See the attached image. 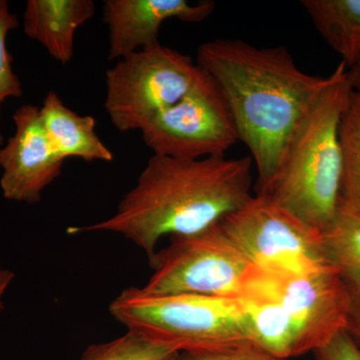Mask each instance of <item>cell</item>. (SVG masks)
Listing matches in <instances>:
<instances>
[{
    "instance_id": "obj_1",
    "label": "cell",
    "mask_w": 360,
    "mask_h": 360,
    "mask_svg": "<svg viewBox=\"0 0 360 360\" xmlns=\"http://www.w3.org/2000/svg\"><path fill=\"white\" fill-rule=\"evenodd\" d=\"M198 65L221 90L239 141L257 167V193H265L315 104L335 80V71L328 77L307 75L286 47L259 49L224 39L200 44Z\"/></svg>"
},
{
    "instance_id": "obj_2",
    "label": "cell",
    "mask_w": 360,
    "mask_h": 360,
    "mask_svg": "<svg viewBox=\"0 0 360 360\" xmlns=\"http://www.w3.org/2000/svg\"><path fill=\"white\" fill-rule=\"evenodd\" d=\"M252 167L250 156L182 160L153 155L112 217L68 232L120 234L150 262L165 236L205 231L245 205L253 196Z\"/></svg>"
},
{
    "instance_id": "obj_3",
    "label": "cell",
    "mask_w": 360,
    "mask_h": 360,
    "mask_svg": "<svg viewBox=\"0 0 360 360\" xmlns=\"http://www.w3.org/2000/svg\"><path fill=\"white\" fill-rule=\"evenodd\" d=\"M243 295L267 345L284 359L314 354L347 330L349 293L330 265L257 267Z\"/></svg>"
},
{
    "instance_id": "obj_4",
    "label": "cell",
    "mask_w": 360,
    "mask_h": 360,
    "mask_svg": "<svg viewBox=\"0 0 360 360\" xmlns=\"http://www.w3.org/2000/svg\"><path fill=\"white\" fill-rule=\"evenodd\" d=\"M335 77L291 144L267 194L321 232L340 206L341 153L338 129L352 89L341 63ZM258 194V193H257Z\"/></svg>"
},
{
    "instance_id": "obj_5",
    "label": "cell",
    "mask_w": 360,
    "mask_h": 360,
    "mask_svg": "<svg viewBox=\"0 0 360 360\" xmlns=\"http://www.w3.org/2000/svg\"><path fill=\"white\" fill-rule=\"evenodd\" d=\"M110 312L127 330L177 354L252 342L239 298L151 295L129 288L111 302Z\"/></svg>"
},
{
    "instance_id": "obj_6",
    "label": "cell",
    "mask_w": 360,
    "mask_h": 360,
    "mask_svg": "<svg viewBox=\"0 0 360 360\" xmlns=\"http://www.w3.org/2000/svg\"><path fill=\"white\" fill-rule=\"evenodd\" d=\"M153 272L141 290L151 295H198L239 298L257 267L219 224L172 236L150 260Z\"/></svg>"
},
{
    "instance_id": "obj_7",
    "label": "cell",
    "mask_w": 360,
    "mask_h": 360,
    "mask_svg": "<svg viewBox=\"0 0 360 360\" xmlns=\"http://www.w3.org/2000/svg\"><path fill=\"white\" fill-rule=\"evenodd\" d=\"M200 66L158 44L125 56L106 71L104 108L118 131L141 130L193 86Z\"/></svg>"
},
{
    "instance_id": "obj_8",
    "label": "cell",
    "mask_w": 360,
    "mask_h": 360,
    "mask_svg": "<svg viewBox=\"0 0 360 360\" xmlns=\"http://www.w3.org/2000/svg\"><path fill=\"white\" fill-rule=\"evenodd\" d=\"M141 132L153 155L182 160L225 156L239 141L221 90L200 68L191 89L156 115Z\"/></svg>"
},
{
    "instance_id": "obj_9",
    "label": "cell",
    "mask_w": 360,
    "mask_h": 360,
    "mask_svg": "<svg viewBox=\"0 0 360 360\" xmlns=\"http://www.w3.org/2000/svg\"><path fill=\"white\" fill-rule=\"evenodd\" d=\"M220 225L259 269L307 270L330 265L324 255L322 232L267 194H255Z\"/></svg>"
},
{
    "instance_id": "obj_10",
    "label": "cell",
    "mask_w": 360,
    "mask_h": 360,
    "mask_svg": "<svg viewBox=\"0 0 360 360\" xmlns=\"http://www.w3.org/2000/svg\"><path fill=\"white\" fill-rule=\"evenodd\" d=\"M15 132L0 148V187L4 198L34 205L61 174L65 160L52 148L39 117V108L25 104L13 116Z\"/></svg>"
},
{
    "instance_id": "obj_11",
    "label": "cell",
    "mask_w": 360,
    "mask_h": 360,
    "mask_svg": "<svg viewBox=\"0 0 360 360\" xmlns=\"http://www.w3.org/2000/svg\"><path fill=\"white\" fill-rule=\"evenodd\" d=\"M215 9L212 1L187 0H106L103 21L108 28V59L120 60L158 44L165 21L176 18L188 23L207 20Z\"/></svg>"
},
{
    "instance_id": "obj_12",
    "label": "cell",
    "mask_w": 360,
    "mask_h": 360,
    "mask_svg": "<svg viewBox=\"0 0 360 360\" xmlns=\"http://www.w3.org/2000/svg\"><path fill=\"white\" fill-rule=\"evenodd\" d=\"M96 13L92 0H28L23 30L52 58L66 65L75 53V32Z\"/></svg>"
},
{
    "instance_id": "obj_13",
    "label": "cell",
    "mask_w": 360,
    "mask_h": 360,
    "mask_svg": "<svg viewBox=\"0 0 360 360\" xmlns=\"http://www.w3.org/2000/svg\"><path fill=\"white\" fill-rule=\"evenodd\" d=\"M39 117L52 148L63 160H113V153L96 134V120L71 110L56 92H49L45 97Z\"/></svg>"
},
{
    "instance_id": "obj_14",
    "label": "cell",
    "mask_w": 360,
    "mask_h": 360,
    "mask_svg": "<svg viewBox=\"0 0 360 360\" xmlns=\"http://www.w3.org/2000/svg\"><path fill=\"white\" fill-rule=\"evenodd\" d=\"M317 32L347 68L360 60V0H303Z\"/></svg>"
},
{
    "instance_id": "obj_15",
    "label": "cell",
    "mask_w": 360,
    "mask_h": 360,
    "mask_svg": "<svg viewBox=\"0 0 360 360\" xmlns=\"http://www.w3.org/2000/svg\"><path fill=\"white\" fill-rule=\"evenodd\" d=\"M322 245L329 264L345 283H360V210L340 205L322 231Z\"/></svg>"
},
{
    "instance_id": "obj_16",
    "label": "cell",
    "mask_w": 360,
    "mask_h": 360,
    "mask_svg": "<svg viewBox=\"0 0 360 360\" xmlns=\"http://www.w3.org/2000/svg\"><path fill=\"white\" fill-rule=\"evenodd\" d=\"M341 153L340 205L360 210V96L352 90L338 129Z\"/></svg>"
},
{
    "instance_id": "obj_17",
    "label": "cell",
    "mask_w": 360,
    "mask_h": 360,
    "mask_svg": "<svg viewBox=\"0 0 360 360\" xmlns=\"http://www.w3.org/2000/svg\"><path fill=\"white\" fill-rule=\"evenodd\" d=\"M174 354L177 352L127 330L115 340L89 345L79 360H167Z\"/></svg>"
},
{
    "instance_id": "obj_18",
    "label": "cell",
    "mask_w": 360,
    "mask_h": 360,
    "mask_svg": "<svg viewBox=\"0 0 360 360\" xmlns=\"http://www.w3.org/2000/svg\"><path fill=\"white\" fill-rule=\"evenodd\" d=\"M20 26L18 15L11 13L6 0H0V117L2 104L11 97L22 96L20 78L14 72L13 56L7 49V35Z\"/></svg>"
},
{
    "instance_id": "obj_19",
    "label": "cell",
    "mask_w": 360,
    "mask_h": 360,
    "mask_svg": "<svg viewBox=\"0 0 360 360\" xmlns=\"http://www.w3.org/2000/svg\"><path fill=\"white\" fill-rule=\"evenodd\" d=\"M177 360H285L277 359L252 342L203 352H180Z\"/></svg>"
},
{
    "instance_id": "obj_20",
    "label": "cell",
    "mask_w": 360,
    "mask_h": 360,
    "mask_svg": "<svg viewBox=\"0 0 360 360\" xmlns=\"http://www.w3.org/2000/svg\"><path fill=\"white\" fill-rule=\"evenodd\" d=\"M314 354L315 360H360V347L343 330Z\"/></svg>"
},
{
    "instance_id": "obj_21",
    "label": "cell",
    "mask_w": 360,
    "mask_h": 360,
    "mask_svg": "<svg viewBox=\"0 0 360 360\" xmlns=\"http://www.w3.org/2000/svg\"><path fill=\"white\" fill-rule=\"evenodd\" d=\"M347 285L349 293L347 333L360 347V283Z\"/></svg>"
},
{
    "instance_id": "obj_22",
    "label": "cell",
    "mask_w": 360,
    "mask_h": 360,
    "mask_svg": "<svg viewBox=\"0 0 360 360\" xmlns=\"http://www.w3.org/2000/svg\"><path fill=\"white\" fill-rule=\"evenodd\" d=\"M14 274L11 270L6 269L0 262V314L4 309V298L7 290L13 283Z\"/></svg>"
},
{
    "instance_id": "obj_23",
    "label": "cell",
    "mask_w": 360,
    "mask_h": 360,
    "mask_svg": "<svg viewBox=\"0 0 360 360\" xmlns=\"http://www.w3.org/2000/svg\"><path fill=\"white\" fill-rule=\"evenodd\" d=\"M347 77L352 90L360 96V60L348 68Z\"/></svg>"
},
{
    "instance_id": "obj_24",
    "label": "cell",
    "mask_w": 360,
    "mask_h": 360,
    "mask_svg": "<svg viewBox=\"0 0 360 360\" xmlns=\"http://www.w3.org/2000/svg\"><path fill=\"white\" fill-rule=\"evenodd\" d=\"M4 146V137H2L1 131H0V148Z\"/></svg>"
},
{
    "instance_id": "obj_25",
    "label": "cell",
    "mask_w": 360,
    "mask_h": 360,
    "mask_svg": "<svg viewBox=\"0 0 360 360\" xmlns=\"http://www.w3.org/2000/svg\"><path fill=\"white\" fill-rule=\"evenodd\" d=\"M177 356H179V354L172 355V357H169V359L167 360H177Z\"/></svg>"
}]
</instances>
